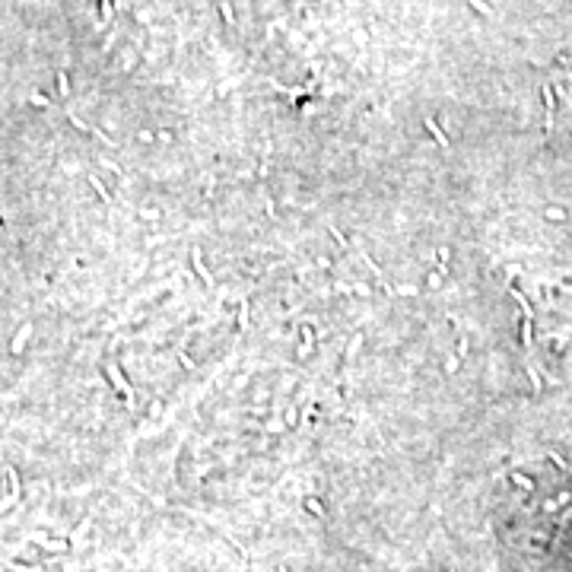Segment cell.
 <instances>
[{"label":"cell","instance_id":"6da1fadb","mask_svg":"<svg viewBox=\"0 0 572 572\" xmlns=\"http://www.w3.org/2000/svg\"><path fill=\"white\" fill-rule=\"evenodd\" d=\"M108 378H111V382H114V385H118V391H121V394H124V397H128V404H134V394H130V385H128V382H124V375H121V369H118V366H114V363H108Z\"/></svg>","mask_w":572,"mask_h":572},{"label":"cell","instance_id":"7a4b0ae2","mask_svg":"<svg viewBox=\"0 0 572 572\" xmlns=\"http://www.w3.org/2000/svg\"><path fill=\"white\" fill-rule=\"evenodd\" d=\"M191 267L197 270V277H201L203 283H213V277L207 274V267H203V261H201V248H191Z\"/></svg>","mask_w":572,"mask_h":572},{"label":"cell","instance_id":"3957f363","mask_svg":"<svg viewBox=\"0 0 572 572\" xmlns=\"http://www.w3.org/2000/svg\"><path fill=\"white\" fill-rule=\"evenodd\" d=\"M3 474H7V480H10V490H13V499H19V477H16L13 464H3Z\"/></svg>","mask_w":572,"mask_h":572},{"label":"cell","instance_id":"277c9868","mask_svg":"<svg viewBox=\"0 0 572 572\" xmlns=\"http://www.w3.org/2000/svg\"><path fill=\"white\" fill-rule=\"evenodd\" d=\"M29 334H32V324H22V328H19V337H16V340H13V347H10V350H19V347H22V343H26V337Z\"/></svg>","mask_w":572,"mask_h":572},{"label":"cell","instance_id":"5b68a950","mask_svg":"<svg viewBox=\"0 0 572 572\" xmlns=\"http://www.w3.org/2000/svg\"><path fill=\"white\" fill-rule=\"evenodd\" d=\"M89 182H92V188H95V191H99V194H102V201H105V203H111V197L105 194V188H102V185H99V178H92V175H89Z\"/></svg>","mask_w":572,"mask_h":572},{"label":"cell","instance_id":"8992f818","mask_svg":"<svg viewBox=\"0 0 572 572\" xmlns=\"http://www.w3.org/2000/svg\"><path fill=\"white\" fill-rule=\"evenodd\" d=\"M239 324H242V328H245V324H248V305H239Z\"/></svg>","mask_w":572,"mask_h":572}]
</instances>
